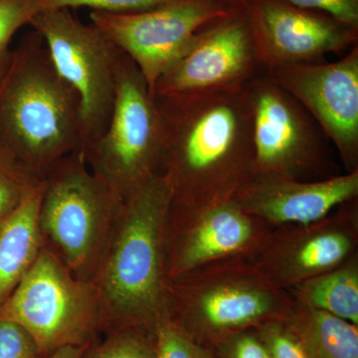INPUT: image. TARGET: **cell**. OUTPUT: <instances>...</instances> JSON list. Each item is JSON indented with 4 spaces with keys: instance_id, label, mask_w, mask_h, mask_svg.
<instances>
[{
    "instance_id": "cell-1",
    "label": "cell",
    "mask_w": 358,
    "mask_h": 358,
    "mask_svg": "<svg viewBox=\"0 0 358 358\" xmlns=\"http://www.w3.org/2000/svg\"><path fill=\"white\" fill-rule=\"evenodd\" d=\"M164 126L160 173L171 205L229 201L252 178V113L247 86L155 96Z\"/></svg>"
},
{
    "instance_id": "cell-2",
    "label": "cell",
    "mask_w": 358,
    "mask_h": 358,
    "mask_svg": "<svg viewBox=\"0 0 358 358\" xmlns=\"http://www.w3.org/2000/svg\"><path fill=\"white\" fill-rule=\"evenodd\" d=\"M171 188L157 173L122 200L93 284L108 331L155 327L167 313L164 229Z\"/></svg>"
},
{
    "instance_id": "cell-3",
    "label": "cell",
    "mask_w": 358,
    "mask_h": 358,
    "mask_svg": "<svg viewBox=\"0 0 358 358\" xmlns=\"http://www.w3.org/2000/svg\"><path fill=\"white\" fill-rule=\"evenodd\" d=\"M0 145L41 179L59 160L83 152L79 96L33 30L0 81Z\"/></svg>"
},
{
    "instance_id": "cell-4",
    "label": "cell",
    "mask_w": 358,
    "mask_h": 358,
    "mask_svg": "<svg viewBox=\"0 0 358 358\" xmlns=\"http://www.w3.org/2000/svg\"><path fill=\"white\" fill-rule=\"evenodd\" d=\"M166 305L193 341L213 348L232 334L284 320L296 301L248 259H229L167 280Z\"/></svg>"
},
{
    "instance_id": "cell-5",
    "label": "cell",
    "mask_w": 358,
    "mask_h": 358,
    "mask_svg": "<svg viewBox=\"0 0 358 358\" xmlns=\"http://www.w3.org/2000/svg\"><path fill=\"white\" fill-rule=\"evenodd\" d=\"M42 179L43 247L76 279L93 282L122 199L92 173L83 154L59 160Z\"/></svg>"
},
{
    "instance_id": "cell-6",
    "label": "cell",
    "mask_w": 358,
    "mask_h": 358,
    "mask_svg": "<svg viewBox=\"0 0 358 358\" xmlns=\"http://www.w3.org/2000/svg\"><path fill=\"white\" fill-rule=\"evenodd\" d=\"M162 150L164 126L157 99L134 61L124 53L117 67L110 121L102 134L85 147V162L124 200L159 173Z\"/></svg>"
},
{
    "instance_id": "cell-7",
    "label": "cell",
    "mask_w": 358,
    "mask_h": 358,
    "mask_svg": "<svg viewBox=\"0 0 358 358\" xmlns=\"http://www.w3.org/2000/svg\"><path fill=\"white\" fill-rule=\"evenodd\" d=\"M0 317L20 324L45 357L66 346L91 345L96 334L105 329L93 282L76 279L44 247L0 307Z\"/></svg>"
},
{
    "instance_id": "cell-8",
    "label": "cell",
    "mask_w": 358,
    "mask_h": 358,
    "mask_svg": "<svg viewBox=\"0 0 358 358\" xmlns=\"http://www.w3.org/2000/svg\"><path fill=\"white\" fill-rule=\"evenodd\" d=\"M252 113V176L301 181L331 178L329 140L291 94L262 72L248 85Z\"/></svg>"
},
{
    "instance_id": "cell-9",
    "label": "cell",
    "mask_w": 358,
    "mask_h": 358,
    "mask_svg": "<svg viewBox=\"0 0 358 358\" xmlns=\"http://www.w3.org/2000/svg\"><path fill=\"white\" fill-rule=\"evenodd\" d=\"M29 26L43 40L60 76L79 96L85 148L110 121L124 52L93 23L78 20L71 9L39 11Z\"/></svg>"
},
{
    "instance_id": "cell-10",
    "label": "cell",
    "mask_w": 358,
    "mask_h": 358,
    "mask_svg": "<svg viewBox=\"0 0 358 358\" xmlns=\"http://www.w3.org/2000/svg\"><path fill=\"white\" fill-rule=\"evenodd\" d=\"M235 6L240 4L230 0H171L140 13L92 10L90 20L134 61L154 94L157 81L189 51L199 33Z\"/></svg>"
},
{
    "instance_id": "cell-11",
    "label": "cell",
    "mask_w": 358,
    "mask_h": 358,
    "mask_svg": "<svg viewBox=\"0 0 358 358\" xmlns=\"http://www.w3.org/2000/svg\"><path fill=\"white\" fill-rule=\"evenodd\" d=\"M272 229L233 199L199 207L171 205L164 229L166 281L217 261L251 260Z\"/></svg>"
},
{
    "instance_id": "cell-12",
    "label": "cell",
    "mask_w": 358,
    "mask_h": 358,
    "mask_svg": "<svg viewBox=\"0 0 358 358\" xmlns=\"http://www.w3.org/2000/svg\"><path fill=\"white\" fill-rule=\"evenodd\" d=\"M357 199L319 221L273 228L251 259L271 281L292 289L357 255Z\"/></svg>"
},
{
    "instance_id": "cell-13",
    "label": "cell",
    "mask_w": 358,
    "mask_h": 358,
    "mask_svg": "<svg viewBox=\"0 0 358 358\" xmlns=\"http://www.w3.org/2000/svg\"><path fill=\"white\" fill-rule=\"evenodd\" d=\"M243 8L263 71L324 62L358 44V30L326 13L282 0H244Z\"/></svg>"
},
{
    "instance_id": "cell-14",
    "label": "cell",
    "mask_w": 358,
    "mask_h": 358,
    "mask_svg": "<svg viewBox=\"0 0 358 358\" xmlns=\"http://www.w3.org/2000/svg\"><path fill=\"white\" fill-rule=\"evenodd\" d=\"M263 72L243 4L199 33L155 87V96L244 88Z\"/></svg>"
},
{
    "instance_id": "cell-15",
    "label": "cell",
    "mask_w": 358,
    "mask_h": 358,
    "mask_svg": "<svg viewBox=\"0 0 358 358\" xmlns=\"http://www.w3.org/2000/svg\"><path fill=\"white\" fill-rule=\"evenodd\" d=\"M263 72L312 115L346 173L358 171V45L336 62Z\"/></svg>"
},
{
    "instance_id": "cell-16",
    "label": "cell",
    "mask_w": 358,
    "mask_h": 358,
    "mask_svg": "<svg viewBox=\"0 0 358 358\" xmlns=\"http://www.w3.org/2000/svg\"><path fill=\"white\" fill-rule=\"evenodd\" d=\"M357 197L358 171L315 181L252 176L233 200L275 228L315 222Z\"/></svg>"
},
{
    "instance_id": "cell-17",
    "label": "cell",
    "mask_w": 358,
    "mask_h": 358,
    "mask_svg": "<svg viewBox=\"0 0 358 358\" xmlns=\"http://www.w3.org/2000/svg\"><path fill=\"white\" fill-rule=\"evenodd\" d=\"M41 183L0 220V307L13 293L43 248L39 228Z\"/></svg>"
},
{
    "instance_id": "cell-18",
    "label": "cell",
    "mask_w": 358,
    "mask_h": 358,
    "mask_svg": "<svg viewBox=\"0 0 358 358\" xmlns=\"http://www.w3.org/2000/svg\"><path fill=\"white\" fill-rule=\"evenodd\" d=\"M282 320L310 358H358L357 324L296 303Z\"/></svg>"
},
{
    "instance_id": "cell-19",
    "label": "cell",
    "mask_w": 358,
    "mask_h": 358,
    "mask_svg": "<svg viewBox=\"0 0 358 358\" xmlns=\"http://www.w3.org/2000/svg\"><path fill=\"white\" fill-rule=\"evenodd\" d=\"M296 303L358 326V256L292 289Z\"/></svg>"
},
{
    "instance_id": "cell-20",
    "label": "cell",
    "mask_w": 358,
    "mask_h": 358,
    "mask_svg": "<svg viewBox=\"0 0 358 358\" xmlns=\"http://www.w3.org/2000/svg\"><path fill=\"white\" fill-rule=\"evenodd\" d=\"M81 358H157L155 327L110 329L103 341L87 346Z\"/></svg>"
},
{
    "instance_id": "cell-21",
    "label": "cell",
    "mask_w": 358,
    "mask_h": 358,
    "mask_svg": "<svg viewBox=\"0 0 358 358\" xmlns=\"http://www.w3.org/2000/svg\"><path fill=\"white\" fill-rule=\"evenodd\" d=\"M41 181L13 152L0 145V220L15 210Z\"/></svg>"
},
{
    "instance_id": "cell-22",
    "label": "cell",
    "mask_w": 358,
    "mask_h": 358,
    "mask_svg": "<svg viewBox=\"0 0 358 358\" xmlns=\"http://www.w3.org/2000/svg\"><path fill=\"white\" fill-rule=\"evenodd\" d=\"M157 358H217L211 348L193 341L169 313L155 324Z\"/></svg>"
},
{
    "instance_id": "cell-23",
    "label": "cell",
    "mask_w": 358,
    "mask_h": 358,
    "mask_svg": "<svg viewBox=\"0 0 358 358\" xmlns=\"http://www.w3.org/2000/svg\"><path fill=\"white\" fill-rule=\"evenodd\" d=\"M36 13L32 0H0V81L10 64L13 37Z\"/></svg>"
},
{
    "instance_id": "cell-24",
    "label": "cell",
    "mask_w": 358,
    "mask_h": 358,
    "mask_svg": "<svg viewBox=\"0 0 358 358\" xmlns=\"http://www.w3.org/2000/svg\"><path fill=\"white\" fill-rule=\"evenodd\" d=\"M37 13L52 8H80L114 13H131L148 10L171 0H32Z\"/></svg>"
},
{
    "instance_id": "cell-25",
    "label": "cell",
    "mask_w": 358,
    "mask_h": 358,
    "mask_svg": "<svg viewBox=\"0 0 358 358\" xmlns=\"http://www.w3.org/2000/svg\"><path fill=\"white\" fill-rule=\"evenodd\" d=\"M272 358H310L300 341L282 320H270L255 327Z\"/></svg>"
},
{
    "instance_id": "cell-26",
    "label": "cell",
    "mask_w": 358,
    "mask_h": 358,
    "mask_svg": "<svg viewBox=\"0 0 358 358\" xmlns=\"http://www.w3.org/2000/svg\"><path fill=\"white\" fill-rule=\"evenodd\" d=\"M0 358H45L24 329L0 317Z\"/></svg>"
},
{
    "instance_id": "cell-27",
    "label": "cell",
    "mask_w": 358,
    "mask_h": 358,
    "mask_svg": "<svg viewBox=\"0 0 358 358\" xmlns=\"http://www.w3.org/2000/svg\"><path fill=\"white\" fill-rule=\"evenodd\" d=\"M211 350L217 358H272L254 329L232 334Z\"/></svg>"
},
{
    "instance_id": "cell-28",
    "label": "cell",
    "mask_w": 358,
    "mask_h": 358,
    "mask_svg": "<svg viewBox=\"0 0 358 358\" xmlns=\"http://www.w3.org/2000/svg\"><path fill=\"white\" fill-rule=\"evenodd\" d=\"M301 8L319 11L333 16L358 30V0H282Z\"/></svg>"
},
{
    "instance_id": "cell-29",
    "label": "cell",
    "mask_w": 358,
    "mask_h": 358,
    "mask_svg": "<svg viewBox=\"0 0 358 358\" xmlns=\"http://www.w3.org/2000/svg\"><path fill=\"white\" fill-rule=\"evenodd\" d=\"M87 346H66L45 358H81Z\"/></svg>"
},
{
    "instance_id": "cell-30",
    "label": "cell",
    "mask_w": 358,
    "mask_h": 358,
    "mask_svg": "<svg viewBox=\"0 0 358 358\" xmlns=\"http://www.w3.org/2000/svg\"><path fill=\"white\" fill-rule=\"evenodd\" d=\"M233 4H242L244 2V0H230Z\"/></svg>"
}]
</instances>
